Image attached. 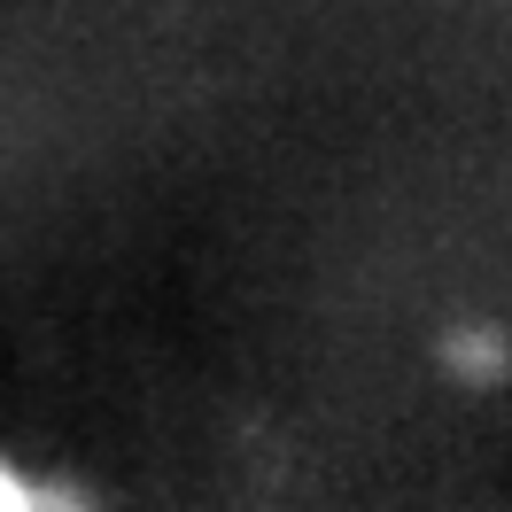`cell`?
Masks as SVG:
<instances>
[{
    "mask_svg": "<svg viewBox=\"0 0 512 512\" xmlns=\"http://www.w3.org/2000/svg\"><path fill=\"white\" fill-rule=\"evenodd\" d=\"M0 512H32V497H24V489H16L8 474H0Z\"/></svg>",
    "mask_w": 512,
    "mask_h": 512,
    "instance_id": "1",
    "label": "cell"
}]
</instances>
